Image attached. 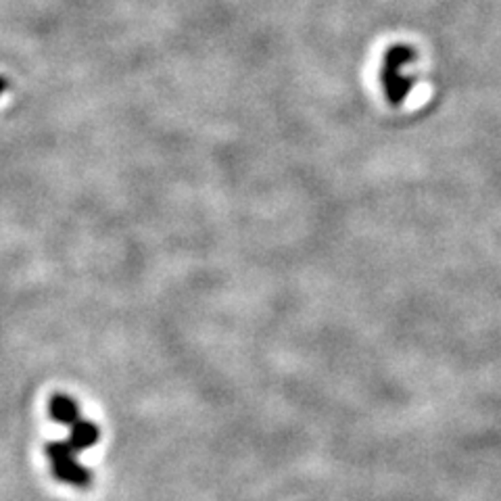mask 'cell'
<instances>
[{
  "label": "cell",
  "mask_w": 501,
  "mask_h": 501,
  "mask_svg": "<svg viewBox=\"0 0 501 501\" xmlns=\"http://www.w3.org/2000/svg\"><path fill=\"white\" fill-rule=\"evenodd\" d=\"M53 474L57 476L59 481L69 482V485L74 487H90V482H93V474L84 466H80V464L74 460V456L53 462Z\"/></svg>",
  "instance_id": "7a4b0ae2"
},
{
  "label": "cell",
  "mask_w": 501,
  "mask_h": 501,
  "mask_svg": "<svg viewBox=\"0 0 501 501\" xmlns=\"http://www.w3.org/2000/svg\"><path fill=\"white\" fill-rule=\"evenodd\" d=\"M99 437H101L99 428H96L93 422L77 420L76 424L71 426V434H69L68 443L71 445V449H74V451H84V449H88V448H93V445H96Z\"/></svg>",
  "instance_id": "277c9868"
},
{
  "label": "cell",
  "mask_w": 501,
  "mask_h": 501,
  "mask_svg": "<svg viewBox=\"0 0 501 501\" xmlns=\"http://www.w3.org/2000/svg\"><path fill=\"white\" fill-rule=\"evenodd\" d=\"M7 88H9V80L4 76H0V96L7 93Z\"/></svg>",
  "instance_id": "5b68a950"
},
{
  "label": "cell",
  "mask_w": 501,
  "mask_h": 501,
  "mask_svg": "<svg viewBox=\"0 0 501 501\" xmlns=\"http://www.w3.org/2000/svg\"><path fill=\"white\" fill-rule=\"evenodd\" d=\"M416 59H418V53L408 44H395L384 53L383 68H380V84H383V93L391 107H401L408 94L414 90L416 77L408 76L406 69Z\"/></svg>",
  "instance_id": "6da1fadb"
},
{
  "label": "cell",
  "mask_w": 501,
  "mask_h": 501,
  "mask_svg": "<svg viewBox=\"0 0 501 501\" xmlns=\"http://www.w3.org/2000/svg\"><path fill=\"white\" fill-rule=\"evenodd\" d=\"M48 414L54 422L65 426H74L77 420H80V408L74 401V397L63 395V393H54L48 401Z\"/></svg>",
  "instance_id": "3957f363"
}]
</instances>
